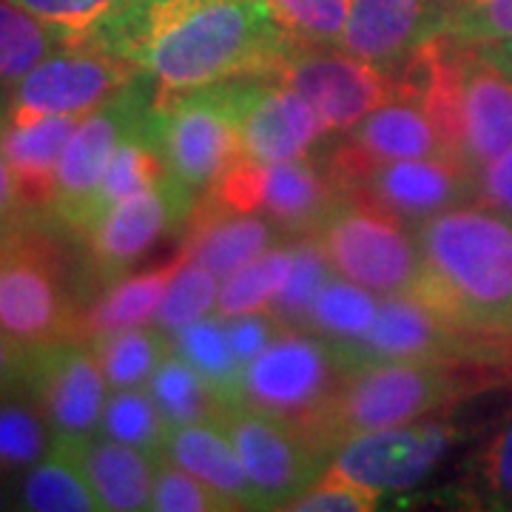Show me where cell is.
<instances>
[{
	"mask_svg": "<svg viewBox=\"0 0 512 512\" xmlns=\"http://www.w3.org/2000/svg\"><path fill=\"white\" fill-rule=\"evenodd\" d=\"M29 370H32V350L0 328V393L9 396L26 390Z\"/></svg>",
	"mask_w": 512,
	"mask_h": 512,
	"instance_id": "obj_47",
	"label": "cell"
},
{
	"mask_svg": "<svg viewBox=\"0 0 512 512\" xmlns=\"http://www.w3.org/2000/svg\"><path fill=\"white\" fill-rule=\"evenodd\" d=\"M183 259L185 254L180 251L160 268H151L146 274L120 276V279L109 282V291L83 313L80 339L89 342V339L106 336L114 330L137 328V325L154 322V316L160 311V302L168 291V282L177 274V268L183 265Z\"/></svg>",
	"mask_w": 512,
	"mask_h": 512,
	"instance_id": "obj_26",
	"label": "cell"
},
{
	"mask_svg": "<svg viewBox=\"0 0 512 512\" xmlns=\"http://www.w3.org/2000/svg\"><path fill=\"white\" fill-rule=\"evenodd\" d=\"M339 134L342 140L328 154H319L339 188L373 165L453 157L421 86L404 69H399V94Z\"/></svg>",
	"mask_w": 512,
	"mask_h": 512,
	"instance_id": "obj_12",
	"label": "cell"
},
{
	"mask_svg": "<svg viewBox=\"0 0 512 512\" xmlns=\"http://www.w3.org/2000/svg\"><path fill=\"white\" fill-rule=\"evenodd\" d=\"M345 197L322 157L256 163L239 157L200 200L220 211L259 214L288 239L311 237Z\"/></svg>",
	"mask_w": 512,
	"mask_h": 512,
	"instance_id": "obj_5",
	"label": "cell"
},
{
	"mask_svg": "<svg viewBox=\"0 0 512 512\" xmlns=\"http://www.w3.org/2000/svg\"><path fill=\"white\" fill-rule=\"evenodd\" d=\"M134 63L157 94L274 74L293 35L265 0H126L80 37Z\"/></svg>",
	"mask_w": 512,
	"mask_h": 512,
	"instance_id": "obj_1",
	"label": "cell"
},
{
	"mask_svg": "<svg viewBox=\"0 0 512 512\" xmlns=\"http://www.w3.org/2000/svg\"><path fill=\"white\" fill-rule=\"evenodd\" d=\"M507 52H510V55H512V46H507Z\"/></svg>",
	"mask_w": 512,
	"mask_h": 512,
	"instance_id": "obj_50",
	"label": "cell"
},
{
	"mask_svg": "<svg viewBox=\"0 0 512 512\" xmlns=\"http://www.w3.org/2000/svg\"><path fill=\"white\" fill-rule=\"evenodd\" d=\"M274 77L302 94L319 111L328 131H348L399 94V72L350 55L342 46L299 37H293Z\"/></svg>",
	"mask_w": 512,
	"mask_h": 512,
	"instance_id": "obj_10",
	"label": "cell"
},
{
	"mask_svg": "<svg viewBox=\"0 0 512 512\" xmlns=\"http://www.w3.org/2000/svg\"><path fill=\"white\" fill-rule=\"evenodd\" d=\"M441 35L470 46H512V0H441Z\"/></svg>",
	"mask_w": 512,
	"mask_h": 512,
	"instance_id": "obj_38",
	"label": "cell"
},
{
	"mask_svg": "<svg viewBox=\"0 0 512 512\" xmlns=\"http://www.w3.org/2000/svg\"><path fill=\"white\" fill-rule=\"evenodd\" d=\"M447 63L458 157L478 174L512 148V55L447 37Z\"/></svg>",
	"mask_w": 512,
	"mask_h": 512,
	"instance_id": "obj_9",
	"label": "cell"
},
{
	"mask_svg": "<svg viewBox=\"0 0 512 512\" xmlns=\"http://www.w3.org/2000/svg\"><path fill=\"white\" fill-rule=\"evenodd\" d=\"M220 421L259 493L262 510H288L293 498L305 493L328 467L330 458L296 421L248 404H225Z\"/></svg>",
	"mask_w": 512,
	"mask_h": 512,
	"instance_id": "obj_11",
	"label": "cell"
},
{
	"mask_svg": "<svg viewBox=\"0 0 512 512\" xmlns=\"http://www.w3.org/2000/svg\"><path fill=\"white\" fill-rule=\"evenodd\" d=\"M174 183L197 200L242 157L234 80L157 94L143 128Z\"/></svg>",
	"mask_w": 512,
	"mask_h": 512,
	"instance_id": "obj_4",
	"label": "cell"
},
{
	"mask_svg": "<svg viewBox=\"0 0 512 512\" xmlns=\"http://www.w3.org/2000/svg\"><path fill=\"white\" fill-rule=\"evenodd\" d=\"M26 208H29V205L23 200V194H20L18 180H15L12 168H9L3 151H0V228L23 225Z\"/></svg>",
	"mask_w": 512,
	"mask_h": 512,
	"instance_id": "obj_48",
	"label": "cell"
},
{
	"mask_svg": "<svg viewBox=\"0 0 512 512\" xmlns=\"http://www.w3.org/2000/svg\"><path fill=\"white\" fill-rule=\"evenodd\" d=\"M80 319L60 251L40 231L20 225L0 279V328L37 350L80 339Z\"/></svg>",
	"mask_w": 512,
	"mask_h": 512,
	"instance_id": "obj_8",
	"label": "cell"
},
{
	"mask_svg": "<svg viewBox=\"0 0 512 512\" xmlns=\"http://www.w3.org/2000/svg\"><path fill=\"white\" fill-rule=\"evenodd\" d=\"M89 348L103 367V376L111 390H123V387H146L151 373L171 350V342H168V330L160 325H137V328L114 330L106 336L89 339Z\"/></svg>",
	"mask_w": 512,
	"mask_h": 512,
	"instance_id": "obj_29",
	"label": "cell"
},
{
	"mask_svg": "<svg viewBox=\"0 0 512 512\" xmlns=\"http://www.w3.org/2000/svg\"><path fill=\"white\" fill-rule=\"evenodd\" d=\"M476 200L512 220V148L476 174Z\"/></svg>",
	"mask_w": 512,
	"mask_h": 512,
	"instance_id": "obj_46",
	"label": "cell"
},
{
	"mask_svg": "<svg viewBox=\"0 0 512 512\" xmlns=\"http://www.w3.org/2000/svg\"><path fill=\"white\" fill-rule=\"evenodd\" d=\"M342 191L419 225L447 208L476 200V171L456 157L393 160L365 168Z\"/></svg>",
	"mask_w": 512,
	"mask_h": 512,
	"instance_id": "obj_20",
	"label": "cell"
},
{
	"mask_svg": "<svg viewBox=\"0 0 512 512\" xmlns=\"http://www.w3.org/2000/svg\"><path fill=\"white\" fill-rule=\"evenodd\" d=\"M160 456L200 478L214 493H220L231 510H262L259 493L245 473L220 416L171 427Z\"/></svg>",
	"mask_w": 512,
	"mask_h": 512,
	"instance_id": "obj_22",
	"label": "cell"
},
{
	"mask_svg": "<svg viewBox=\"0 0 512 512\" xmlns=\"http://www.w3.org/2000/svg\"><path fill=\"white\" fill-rule=\"evenodd\" d=\"M333 271L379 296L413 293L424 274L416 225L345 194L313 234Z\"/></svg>",
	"mask_w": 512,
	"mask_h": 512,
	"instance_id": "obj_6",
	"label": "cell"
},
{
	"mask_svg": "<svg viewBox=\"0 0 512 512\" xmlns=\"http://www.w3.org/2000/svg\"><path fill=\"white\" fill-rule=\"evenodd\" d=\"M285 234L274 222L259 214L220 211L205 202H197L191 220L185 225L183 254L208 268L214 276H231L245 262L268 251L276 242H285Z\"/></svg>",
	"mask_w": 512,
	"mask_h": 512,
	"instance_id": "obj_23",
	"label": "cell"
},
{
	"mask_svg": "<svg viewBox=\"0 0 512 512\" xmlns=\"http://www.w3.org/2000/svg\"><path fill=\"white\" fill-rule=\"evenodd\" d=\"M379 293H373L359 282L333 274L313 302L305 328L325 336L336 345H353L367 333L379 313Z\"/></svg>",
	"mask_w": 512,
	"mask_h": 512,
	"instance_id": "obj_32",
	"label": "cell"
},
{
	"mask_svg": "<svg viewBox=\"0 0 512 512\" xmlns=\"http://www.w3.org/2000/svg\"><path fill=\"white\" fill-rule=\"evenodd\" d=\"M140 69L109 49L72 37L20 77L6 117H86L140 77Z\"/></svg>",
	"mask_w": 512,
	"mask_h": 512,
	"instance_id": "obj_13",
	"label": "cell"
},
{
	"mask_svg": "<svg viewBox=\"0 0 512 512\" xmlns=\"http://www.w3.org/2000/svg\"><path fill=\"white\" fill-rule=\"evenodd\" d=\"M458 430L444 419L362 433L336 447L328 467L376 493H399L421 484L450 453Z\"/></svg>",
	"mask_w": 512,
	"mask_h": 512,
	"instance_id": "obj_16",
	"label": "cell"
},
{
	"mask_svg": "<svg viewBox=\"0 0 512 512\" xmlns=\"http://www.w3.org/2000/svg\"><path fill=\"white\" fill-rule=\"evenodd\" d=\"M291 242H276L268 251L245 262L239 271L225 276L220 282V299H217V319H231L242 313L268 311L276 293L282 291L285 276L291 271Z\"/></svg>",
	"mask_w": 512,
	"mask_h": 512,
	"instance_id": "obj_31",
	"label": "cell"
},
{
	"mask_svg": "<svg viewBox=\"0 0 512 512\" xmlns=\"http://www.w3.org/2000/svg\"><path fill=\"white\" fill-rule=\"evenodd\" d=\"M80 120L83 117H69V114L0 120V151L12 168L29 208H49L57 165Z\"/></svg>",
	"mask_w": 512,
	"mask_h": 512,
	"instance_id": "obj_24",
	"label": "cell"
},
{
	"mask_svg": "<svg viewBox=\"0 0 512 512\" xmlns=\"http://www.w3.org/2000/svg\"><path fill=\"white\" fill-rule=\"evenodd\" d=\"M239 146L245 160L288 163L311 157L328 134L319 111L274 74L234 77Z\"/></svg>",
	"mask_w": 512,
	"mask_h": 512,
	"instance_id": "obj_18",
	"label": "cell"
},
{
	"mask_svg": "<svg viewBox=\"0 0 512 512\" xmlns=\"http://www.w3.org/2000/svg\"><path fill=\"white\" fill-rule=\"evenodd\" d=\"M26 393L40 404L60 444L100 433L109 382L89 342L72 339L32 350Z\"/></svg>",
	"mask_w": 512,
	"mask_h": 512,
	"instance_id": "obj_17",
	"label": "cell"
},
{
	"mask_svg": "<svg viewBox=\"0 0 512 512\" xmlns=\"http://www.w3.org/2000/svg\"><path fill=\"white\" fill-rule=\"evenodd\" d=\"M143 128L128 134L126 140L117 146V151L111 154L109 168H106L103 180L97 185L89 205H86V211H83V217L77 222L74 234L83 237L89 228H94L97 222L109 214L117 202L137 194V191H146L151 185H157L168 174L163 157L151 148Z\"/></svg>",
	"mask_w": 512,
	"mask_h": 512,
	"instance_id": "obj_28",
	"label": "cell"
},
{
	"mask_svg": "<svg viewBox=\"0 0 512 512\" xmlns=\"http://www.w3.org/2000/svg\"><path fill=\"white\" fill-rule=\"evenodd\" d=\"M146 387L171 427L217 419L225 407L200 373L174 350L165 353Z\"/></svg>",
	"mask_w": 512,
	"mask_h": 512,
	"instance_id": "obj_33",
	"label": "cell"
},
{
	"mask_svg": "<svg viewBox=\"0 0 512 512\" xmlns=\"http://www.w3.org/2000/svg\"><path fill=\"white\" fill-rule=\"evenodd\" d=\"M225 333H228V342L237 353L239 365L248 367L254 362L262 350L274 342L276 336L285 330V325L276 319L271 311H254L242 313V316H231V319H222Z\"/></svg>",
	"mask_w": 512,
	"mask_h": 512,
	"instance_id": "obj_45",
	"label": "cell"
},
{
	"mask_svg": "<svg viewBox=\"0 0 512 512\" xmlns=\"http://www.w3.org/2000/svg\"><path fill=\"white\" fill-rule=\"evenodd\" d=\"M274 18L299 40L339 46L353 0H265Z\"/></svg>",
	"mask_w": 512,
	"mask_h": 512,
	"instance_id": "obj_40",
	"label": "cell"
},
{
	"mask_svg": "<svg viewBox=\"0 0 512 512\" xmlns=\"http://www.w3.org/2000/svg\"><path fill=\"white\" fill-rule=\"evenodd\" d=\"M333 274L336 271L330 265L328 254L322 251L319 239L313 234L296 237L291 242V271L268 311L274 313L285 328H305L316 296L328 285Z\"/></svg>",
	"mask_w": 512,
	"mask_h": 512,
	"instance_id": "obj_35",
	"label": "cell"
},
{
	"mask_svg": "<svg viewBox=\"0 0 512 512\" xmlns=\"http://www.w3.org/2000/svg\"><path fill=\"white\" fill-rule=\"evenodd\" d=\"M490 367L495 362L481 359H387L359 365L299 427L330 458L339 444L362 433L402 427L447 410L493 382Z\"/></svg>",
	"mask_w": 512,
	"mask_h": 512,
	"instance_id": "obj_3",
	"label": "cell"
},
{
	"mask_svg": "<svg viewBox=\"0 0 512 512\" xmlns=\"http://www.w3.org/2000/svg\"><path fill=\"white\" fill-rule=\"evenodd\" d=\"M473 498L481 507L512 510V413L478 453Z\"/></svg>",
	"mask_w": 512,
	"mask_h": 512,
	"instance_id": "obj_41",
	"label": "cell"
},
{
	"mask_svg": "<svg viewBox=\"0 0 512 512\" xmlns=\"http://www.w3.org/2000/svg\"><path fill=\"white\" fill-rule=\"evenodd\" d=\"M12 3L66 37H86L100 23H106L126 0H12Z\"/></svg>",
	"mask_w": 512,
	"mask_h": 512,
	"instance_id": "obj_43",
	"label": "cell"
},
{
	"mask_svg": "<svg viewBox=\"0 0 512 512\" xmlns=\"http://www.w3.org/2000/svg\"><path fill=\"white\" fill-rule=\"evenodd\" d=\"M345 376L342 345L308 328H285L245 367L239 404L302 424L328 402Z\"/></svg>",
	"mask_w": 512,
	"mask_h": 512,
	"instance_id": "obj_7",
	"label": "cell"
},
{
	"mask_svg": "<svg viewBox=\"0 0 512 512\" xmlns=\"http://www.w3.org/2000/svg\"><path fill=\"white\" fill-rule=\"evenodd\" d=\"M154 512H220L231 510L220 493H214L200 478L185 473L174 461L157 456L151 507Z\"/></svg>",
	"mask_w": 512,
	"mask_h": 512,
	"instance_id": "obj_42",
	"label": "cell"
},
{
	"mask_svg": "<svg viewBox=\"0 0 512 512\" xmlns=\"http://www.w3.org/2000/svg\"><path fill=\"white\" fill-rule=\"evenodd\" d=\"M419 293L461 328L512 339V220L484 202H461L416 225Z\"/></svg>",
	"mask_w": 512,
	"mask_h": 512,
	"instance_id": "obj_2",
	"label": "cell"
},
{
	"mask_svg": "<svg viewBox=\"0 0 512 512\" xmlns=\"http://www.w3.org/2000/svg\"><path fill=\"white\" fill-rule=\"evenodd\" d=\"M168 342H171L174 353H180L185 362L200 373L222 404L242 402L245 367L239 365L222 319L202 316V319L188 322L183 328L168 330Z\"/></svg>",
	"mask_w": 512,
	"mask_h": 512,
	"instance_id": "obj_27",
	"label": "cell"
},
{
	"mask_svg": "<svg viewBox=\"0 0 512 512\" xmlns=\"http://www.w3.org/2000/svg\"><path fill=\"white\" fill-rule=\"evenodd\" d=\"M498 342L507 339H487L461 328L419 293H393L382 296L365 336L353 345H342V350L350 373L353 367L387 359H481L498 365L504 362L495 359Z\"/></svg>",
	"mask_w": 512,
	"mask_h": 512,
	"instance_id": "obj_15",
	"label": "cell"
},
{
	"mask_svg": "<svg viewBox=\"0 0 512 512\" xmlns=\"http://www.w3.org/2000/svg\"><path fill=\"white\" fill-rule=\"evenodd\" d=\"M382 493L362 487L350 478L333 473L325 467V473L313 481L311 487L299 498H293L288 507L291 512H370L379 507Z\"/></svg>",
	"mask_w": 512,
	"mask_h": 512,
	"instance_id": "obj_44",
	"label": "cell"
},
{
	"mask_svg": "<svg viewBox=\"0 0 512 512\" xmlns=\"http://www.w3.org/2000/svg\"><path fill=\"white\" fill-rule=\"evenodd\" d=\"M197 197L174 183L168 174L157 185L120 200L83 239L92 256V268L103 282H114L146 254L171 228H185Z\"/></svg>",
	"mask_w": 512,
	"mask_h": 512,
	"instance_id": "obj_19",
	"label": "cell"
},
{
	"mask_svg": "<svg viewBox=\"0 0 512 512\" xmlns=\"http://www.w3.org/2000/svg\"><path fill=\"white\" fill-rule=\"evenodd\" d=\"M154 97H157L154 80L148 74H140L123 92L114 94L100 109L89 111L77 123L69 143L63 148V157L57 165L55 191L49 200V211L60 222H66L72 231L103 180L111 154L128 134L146 126Z\"/></svg>",
	"mask_w": 512,
	"mask_h": 512,
	"instance_id": "obj_14",
	"label": "cell"
},
{
	"mask_svg": "<svg viewBox=\"0 0 512 512\" xmlns=\"http://www.w3.org/2000/svg\"><path fill=\"white\" fill-rule=\"evenodd\" d=\"M100 433L114 441H123L128 447L146 450L151 456H160L171 433V424L157 407L154 396L148 393V387H123L109 393Z\"/></svg>",
	"mask_w": 512,
	"mask_h": 512,
	"instance_id": "obj_34",
	"label": "cell"
},
{
	"mask_svg": "<svg viewBox=\"0 0 512 512\" xmlns=\"http://www.w3.org/2000/svg\"><path fill=\"white\" fill-rule=\"evenodd\" d=\"M60 447H66L77 458L83 476L92 484L94 495L100 501V510L134 512L151 507L157 456L128 447L123 441L109 439L103 433H94L89 439L74 441V444H60Z\"/></svg>",
	"mask_w": 512,
	"mask_h": 512,
	"instance_id": "obj_25",
	"label": "cell"
},
{
	"mask_svg": "<svg viewBox=\"0 0 512 512\" xmlns=\"http://www.w3.org/2000/svg\"><path fill=\"white\" fill-rule=\"evenodd\" d=\"M20 504L35 512H92L100 510L92 484L86 481L77 458L55 444L40 458L20 487Z\"/></svg>",
	"mask_w": 512,
	"mask_h": 512,
	"instance_id": "obj_30",
	"label": "cell"
},
{
	"mask_svg": "<svg viewBox=\"0 0 512 512\" xmlns=\"http://www.w3.org/2000/svg\"><path fill=\"white\" fill-rule=\"evenodd\" d=\"M66 40L72 37L46 26L43 20L32 18L12 0H0V83L20 80Z\"/></svg>",
	"mask_w": 512,
	"mask_h": 512,
	"instance_id": "obj_37",
	"label": "cell"
},
{
	"mask_svg": "<svg viewBox=\"0 0 512 512\" xmlns=\"http://www.w3.org/2000/svg\"><path fill=\"white\" fill-rule=\"evenodd\" d=\"M55 447V433L40 404L29 396H12L0 402V470L15 473L35 467Z\"/></svg>",
	"mask_w": 512,
	"mask_h": 512,
	"instance_id": "obj_36",
	"label": "cell"
},
{
	"mask_svg": "<svg viewBox=\"0 0 512 512\" xmlns=\"http://www.w3.org/2000/svg\"><path fill=\"white\" fill-rule=\"evenodd\" d=\"M18 228H0V279H3V271L9 265V256H12V248H15V237H18Z\"/></svg>",
	"mask_w": 512,
	"mask_h": 512,
	"instance_id": "obj_49",
	"label": "cell"
},
{
	"mask_svg": "<svg viewBox=\"0 0 512 512\" xmlns=\"http://www.w3.org/2000/svg\"><path fill=\"white\" fill-rule=\"evenodd\" d=\"M220 282V276H214L208 268H202L185 256L183 265L168 282V291L160 302V311L154 316V325H160L163 330H177L188 322H197L202 316H214L217 299H220Z\"/></svg>",
	"mask_w": 512,
	"mask_h": 512,
	"instance_id": "obj_39",
	"label": "cell"
},
{
	"mask_svg": "<svg viewBox=\"0 0 512 512\" xmlns=\"http://www.w3.org/2000/svg\"><path fill=\"white\" fill-rule=\"evenodd\" d=\"M436 35H441V0H353L339 46L399 72Z\"/></svg>",
	"mask_w": 512,
	"mask_h": 512,
	"instance_id": "obj_21",
	"label": "cell"
}]
</instances>
